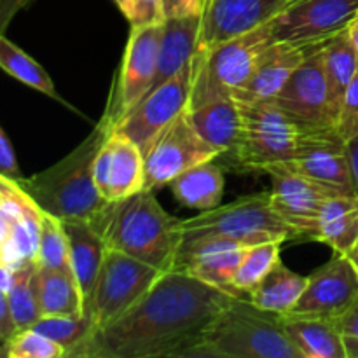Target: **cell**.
Segmentation results:
<instances>
[{"mask_svg": "<svg viewBox=\"0 0 358 358\" xmlns=\"http://www.w3.org/2000/svg\"><path fill=\"white\" fill-rule=\"evenodd\" d=\"M233 297L187 273H163L135 306L94 329L69 357L189 358Z\"/></svg>", "mask_w": 358, "mask_h": 358, "instance_id": "1", "label": "cell"}, {"mask_svg": "<svg viewBox=\"0 0 358 358\" xmlns=\"http://www.w3.org/2000/svg\"><path fill=\"white\" fill-rule=\"evenodd\" d=\"M110 131V126L100 121L91 135L63 159L41 173L16 182L42 212L51 213L63 222H94L110 205L98 192L93 175L94 157Z\"/></svg>", "mask_w": 358, "mask_h": 358, "instance_id": "2", "label": "cell"}, {"mask_svg": "<svg viewBox=\"0 0 358 358\" xmlns=\"http://www.w3.org/2000/svg\"><path fill=\"white\" fill-rule=\"evenodd\" d=\"M180 219L168 213L152 191L114 201L94 220L107 248L124 252L163 273L173 271L182 247Z\"/></svg>", "mask_w": 358, "mask_h": 358, "instance_id": "3", "label": "cell"}, {"mask_svg": "<svg viewBox=\"0 0 358 358\" xmlns=\"http://www.w3.org/2000/svg\"><path fill=\"white\" fill-rule=\"evenodd\" d=\"M189 358H301L282 317L233 297L217 315Z\"/></svg>", "mask_w": 358, "mask_h": 358, "instance_id": "4", "label": "cell"}, {"mask_svg": "<svg viewBox=\"0 0 358 358\" xmlns=\"http://www.w3.org/2000/svg\"><path fill=\"white\" fill-rule=\"evenodd\" d=\"M241 108L243 129L240 143L233 152L226 154L233 170L262 171L271 164L285 163L299 156L315 133L322 131L301 126L273 100L241 103Z\"/></svg>", "mask_w": 358, "mask_h": 358, "instance_id": "5", "label": "cell"}, {"mask_svg": "<svg viewBox=\"0 0 358 358\" xmlns=\"http://www.w3.org/2000/svg\"><path fill=\"white\" fill-rule=\"evenodd\" d=\"M184 240L224 236L247 247L266 241L299 240V233L276 212L271 192L243 196L229 205H219L180 222Z\"/></svg>", "mask_w": 358, "mask_h": 358, "instance_id": "6", "label": "cell"}, {"mask_svg": "<svg viewBox=\"0 0 358 358\" xmlns=\"http://www.w3.org/2000/svg\"><path fill=\"white\" fill-rule=\"evenodd\" d=\"M271 24L264 23L210 49L196 52L189 108L224 96H234L254 72L262 52L273 44Z\"/></svg>", "mask_w": 358, "mask_h": 358, "instance_id": "7", "label": "cell"}, {"mask_svg": "<svg viewBox=\"0 0 358 358\" xmlns=\"http://www.w3.org/2000/svg\"><path fill=\"white\" fill-rule=\"evenodd\" d=\"M161 276V269L124 252L107 248L96 283L86 303V315L94 322V329L117 320L152 289Z\"/></svg>", "mask_w": 358, "mask_h": 358, "instance_id": "8", "label": "cell"}, {"mask_svg": "<svg viewBox=\"0 0 358 358\" xmlns=\"http://www.w3.org/2000/svg\"><path fill=\"white\" fill-rule=\"evenodd\" d=\"M194 72L196 59L192 58L177 76L147 93L114 129L129 136L145 156L156 140L187 112Z\"/></svg>", "mask_w": 358, "mask_h": 358, "instance_id": "9", "label": "cell"}, {"mask_svg": "<svg viewBox=\"0 0 358 358\" xmlns=\"http://www.w3.org/2000/svg\"><path fill=\"white\" fill-rule=\"evenodd\" d=\"M163 28L164 21L131 27L117 83L108 100L107 110L101 117V121L107 122L110 129H114L152 87Z\"/></svg>", "mask_w": 358, "mask_h": 358, "instance_id": "10", "label": "cell"}, {"mask_svg": "<svg viewBox=\"0 0 358 358\" xmlns=\"http://www.w3.org/2000/svg\"><path fill=\"white\" fill-rule=\"evenodd\" d=\"M358 0H292L269 21L275 42L318 44L348 28Z\"/></svg>", "mask_w": 358, "mask_h": 358, "instance_id": "11", "label": "cell"}, {"mask_svg": "<svg viewBox=\"0 0 358 358\" xmlns=\"http://www.w3.org/2000/svg\"><path fill=\"white\" fill-rule=\"evenodd\" d=\"M325 42L310 49L304 62L290 76L282 91L273 98L283 112L308 129L336 128L324 69Z\"/></svg>", "mask_w": 358, "mask_h": 358, "instance_id": "12", "label": "cell"}, {"mask_svg": "<svg viewBox=\"0 0 358 358\" xmlns=\"http://www.w3.org/2000/svg\"><path fill=\"white\" fill-rule=\"evenodd\" d=\"M219 150L205 142L189 124L185 114L178 117L145 154V189L157 191L184 171L219 159Z\"/></svg>", "mask_w": 358, "mask_h": 358, "instance_id": "13", "label": "cell"}, {"mask_svg": "<svg viewBox=\"0 0 358 358\" xmlns=\"http://www.w3.org/2000/svg\"><path fill=\"white\" fill-rule=\"evenodd\" d=\"M358 301V271L348 255L336 254L308 276V285L287 315L338 320Z\"/></svg>", "mask_w": 358, "mask_h": 358, "instance_id": "14", "label": "cell"}, {"mask_svg": "<svg viewBox=\"0 0 358 358\" xmlns=\"http://www.w3.org/2000/svg\"><path fill=\"white\" fill-rule=\"evenodd\" d=\"M93 175L101 198L121 201L145 189V156L129 136L112 129L94 157Z\"/></svg>", "mask_w": 358, "mask_h": 358, "instance_id": "15", "label": "cell"}, {"mask_svg": "<svg viewBox=\"0 0 358 358\" xmlns=\"http://www.w3.org/2000/svg\"><path fill=\"white\" fill-rule=\"evenodd\" d=\"M247 245L224 236H198L182 241L173 271L187 273L231 296L241 297L234 289L240 262Z\"/></svg>", "mask_w": 358, "mask_h": 358, "instance_id": "16", "label": "cell"}, {"mask_svg": "<svg viewBox=\"0 0 358 358\" xmlns=\"http://www.w3.org/2000/svg\"><path fill=\"white\" fill-rule=\"evenodd\" d=\"M262 171L271 178V201L276 212L299 233V240H313L322 205L341 192L299 177L280 164H271Z\"/></svg>", "mask_w": 358, "mask_h": 358, "instance_id": "17", "label": "cell"}, {"mask_svg": "<svg viewBox=\"0 0 358 358\" xmlns=\"http://www.w3.org/2000/svg\"><path fill=\"white\" fill-rule=\"evenodd\" d=\"M290 2L292 0H205L198 51L268 23Z\"/></svg>", "mask_w": 358, "mask_h": 358, "instance_id": "18", "label": "cell"}, {"mask_svg": "<svg viewBox=\"0 0 358 358\" xmlns=\"http://www.w3.org/2000/svg\"><path fill=\"white\" fill-rule=\"evenodd\" d=\"M276 164L336 192L355 194L346 156V142L339 136L336 128L315 133L299 156Z\"/></svg>", "mask_w": 358, "mask_h": 358, "instance_id": "19", "label": "cell"}, {"mask_svg": "<svg viewBox=\"0 0 358 358\" xmlns=\"http://www.w3.org/2000/svg\"><path fill=\"white\" fill-rule=\"evenodd\" d=\"M313 45L317 44L273 42L261 55L247 83L234 93V98L240 103L273 100L296 72L297 66L304 62Z\"/></svg>", "mask_w": 358, "mask_h": 358, "instance_id": "20", "label": "cell"}, {"mask_svg": "<svg viewBox=\"0 0 358 358\" xmlns=\"http://www.w3.org/2000/svg\"><path fill=\"white\" fill-rule=\"evenodd\" d=\"M189 124L220 156L231 154L240 143L243 129V108L234 96L217 98L185 112ZM219 156V157H220Z\"/></svg>", "mask_w": 358, "mask_h": 358, "instance_id": "21", "label": "cell"}, {"mask_svg": "<svg viewBox=\"0 0 358 358\" xmlns=\"http://www.w3.org/2000/svg\"><path fill=\"white\" fill-rule=\"evenodd\" d=\"M199 35H201V16L164 20L156 76L150 91L170 80L192 62L198 52Z\"/></svg>", "mask_w": 358, "mask_h": 358, "instance_id": "22", "label": "cell"}, {"mask_svg": "<svg viewBox=\"0 0 358 358\" xmlns=\"http://www.w3.org/2000/svg\"><path fill=\"white\" fill-rule=\"evenodd\" d=\"M63 226H65L66 236H69L72 273L79 283L84 304H86L93 292L101 264H103L107 243H105L101 231L91 220H65Z\"/></svg>", "mask_w": 358, "mask_h": 358, "instance_id": "23", "label": "cell"}, {"mask_svg": "<svg viewBox=\"0 0 358 358\" xmlns=\"http://www.w3.org/2000/svg\"><path fill=\"white\" fill-rule=\"evenodd\" d=\"M283 331L301 358H346L345 343L334 318L280 315Z\"/></svg>", "mask_w": 358, "mask_h": 358, "instance_id": "24", "label": "cell"}, {"mask_svg": "<svg viewBox=\"0 0 358 358\" xmlns=\"http://www.w3.org/2000/svg\"><path fill=\"white\" fill-rule=\"evenodd\" d=\"M313 241L336 254H348L358 241V194H334L322 205L315 224Z\"/></svg>", "mask_w": 358, "mask_h": 358, "instance_id": "25", "label": "cell"}, {"mask_svg": "<svg viewBox=\"0 0 358 358\" xmlns=\"http://www.w3.org/2000/svg\"><path fill=\"white\" fill-rule=\"evenodd\" d=\"M35 294L42 317L48 315H86L83 292L73 273L59 269H35Z\"/></svg>", "mask_w": 358, "mask_h": 358, "instance_id": "26", "label": "cell"}, {"mask_svg": "<svg viewBox=\"0 0 358 358\" xmlns=\"http://www.w3.org/2000/svg\"><path fill=\"white\" fill-rule=\"evenodd\" d=\"M224 173L215 161H206L184 171L170 182V189L185 208L206 212L220 205L224 196Z\"/></svg>", "mask_w": 358, "mask_h": 358, "instance_id": "27", "label": "cell"}, {"mask_svg": "<svg viewBox=\"0 0 358 358\" xmlns=\"http://www.w3.org/2000/svg\"><path fill=\"white\" fill-rule=\"evenodd\" d=\"M308 285V276L287 268L280 259L268 275L248 294V301L264 311L287 315L292 311Z\"/></svg>", "mask_w": 358, "mask_h": 358, "instance_id": "28", "label": "cell"}, {"mask_svg": "<svg viewBox=\"0 0 358 358\" xmlns=\"http://www.w3.org/2000/svg\"><path fill=\"white\" fill-rule=\"evenodd\" d=\"M324 69L327 79L329 103L332 115L338 117L343 96L358 73V51L348 34V28L329 38L324 45Z\"/></svg>", "mask_w": 358, "mask_h": 358, "instance_id": "29", "label": "cell"}, {"mask_svg": "<svg viewBox=\"0 0 358 358\" xmlns=\"http://www.w3.org/2000/svg\"><path fill=\"white\" fill-rule=\"evenodd\" d=\"M0 69L23 83L24 86L31 87L45 96L59 100L55 83L44 70V66L35 62L30 55H27L20 45L9 41L3 34H0Z\"/></svg>", "mask_w": 358, "mask_h": 358, "instance_id": "30", "label": "cell"}, {"mask_svg": "<svg viewBox=\"0 0 358 358\" xmlns=\"http://www.w3.org/2000/svg\"><path fill=\"white\" fill-rule=\"evenodd\" d=\"M35 269L37 264L34 261H27L13 269V280L7 290V297L17 331L30 329L42 317L35 294Z\"/></svg>", "mask_w": 358, "mask_h": 358, "instance_id": "31", "label": "cell"}, {"mask_svg": "<svg viewBox=\"0 0 358 358\" xmlns=\"http://www.w3.org/2000/svg\"><path fill=\"white\" fill-rule=\"evenodd\" d=\"M35 264L38 268L72 273L69 236H66L65 226H63L62 220L56 219L51 213L41 212Z\"/></svg>", "mask_w": 358, "mask_h": 358, "instance_id": "32", "label": "cell"}, {"mask_svg": "<svg viewBox=\"0 0 358 358\" xmlns=\"http://www.w3.org/2000/svg\"><path fill=\"white\" fill-rule=\"evenodd\" d=\"M282 245V241H266V243L250 245L245 248L243 259L234 276V289L241 297H248L255 285L280 261Z\"/></svg>", "mask_w": 358, "mask_h": 358, "instance_id": "33", "label": "cell"}, {"mask_svg": "<svg viewBox=\"0 0 358 358\" xmlns=\"http://www.w3.org/2000/svg\"><path fill=\"white\" fill-rule=\"evenodd\" d=\"M30 329L41 332L42 336L63 346L66 357H69V353L94 331V322L91 320L90 315H79V317L48 315V317L38 318Z\"/></svg>", "mask_w": 358, "mask_h": 358, "instance_id": "34", "label": "cell"}, {"mask_svg": "<svg viewBox=\"0 0 358 358\" xmlns=\"http://www.w3.org/2000/svg\"><path fill=\"white\" fill-rule=\"evenodd\" d=\"M7 358H63L66 352L58 343L51 341L34 329H23L3 345Z\"/></svg>", "mask_w": 358, "mask_h": 358, "instance_id": "35", "label": "cell"}, {"mask_svg": "<svg viewBox=\"0 0 358 358\" xmlns=\"http://www.w3.org/2000/svg\"><path fill=\"white\" fill-rule=\"evenodd\" d=\"M336 131L345 142L358 135V73L343 96L341 107L336 117Z\"/></svg>", "mask_w": 358, "mask_h": 358, "instance_id": "36", "label": "cell"}, {"mask_svg": "<svg viewBox=\"0 0 358 358\" xmlns=\"http://www.w3.org/2000/svg\"><path fill=\"white\" fill-rule=\"evenodd\" d=\"M338 325L345 343L346 358H358V301L338 318Z\"/></svg>", "mask_w": 358, "mask_h": 358, "instance_id": "37", "label": "cell"}, {"mask_svg": "<svg viewBox=\"0 0 358 358\" xmlns=\"http://www.w3.org/2000/svg\"><path fill=\"white\" fill-rule=\"evenodd\" d=\"M128 21L131 27L164 21L163 13H161V0H133L131 16L128 17Z\"/></svg>", "mask_w": 358, "mask_h": 358, "instance_id": "38", "label": "cell"}, {"mask_svg": "<svg viewBox=\"0 0 358 358\" xmlns=\"http://www.w3.org/2000/svg\"><path fill=\"white\" fill-rule=\"evenodd\" d=\"M205 0H161L163 20L185 16H201Z\"/></svg>", "mask_w": 358, "mask_h": 358, "instance_id": "39", "label": "cell"}, {"mask_svg": "<svg viewBox=\"0 0 358 358\" xmlns=\"http://www.w3.org/2000/svg\"><path fill=\"white\" fill-rule=\"evenodd\" d=\"M0 175L10 178V180H20V178H23L20 164H17L16 154H14L13 143L7 138L2 126H0Z\"/></svg>", "mask_w": 358, "mask_h": 358, "instance_id": "40", "label": "cell"}, {"mask_svg": "<svg viewBox=\"0 0 358 358\" xmlns=\"http://www.w3.org/2000/svg\"><path fill=\"white\" fill-rule=\"evenodd\" d=\"M16 332L17 327L16 322H14L13 318V311H10L7 290L0 289V343H2V345L9 343Z\"/></svg>", "mask_w": 358, "mask_h": 358, "instance_id": "41", "label": "cell"}, {"mask_svg": "<svg viewBox=\"0 0 358 358\" xmlns=\"http://www.w3.org/2000/svg\"><path fill=\"white\" fill-rule=\"evenodd\" d=\"M346 156H348L350 173H352L353 192L358 194V135L346 140Z\"/></svg>", "mask_w": 358, "mask_h": 358, "instance_id": "42", "label": "cell"}, {"mask_svg": "<svg viewBox=\"0 0 358 358\" xmlns=\"http://www.w3.org/2000/svg\"><path fill=\"white\" fill-rule=\"evenodd\" d=\"M27 2L28 0H0V31L6 30L10 17H13Z\"/></svg>", "mask_w": 358, "mask_h": 358, "instance_id": "43", "label": "cell"}, {"mask_svg": "<svg viewBox=\"0 0 358 358\" xmlns=\"http://www.w3.org/2000/svg\"><path fill=\"white\" fill-rule=\"evenodd\" d=\"M115 6L119 7V10L122 13V16L128 20L131 16V6H133V0H114Z\"/></svg>", "mask_w": 358, "mask_h": 358, "instance_id": "44", "label": "cell"}, {"mask_svg": "<svg viewBox=\"0 0 358 358\" xmlns=\"http://www.w3.org/2000/svg\"><path fill=\"white\" fill-rule=\"evenodd\" d=\"M348 34H350V37H352L353 44H355V48L358 51V13L355 14V17L352 20V23L348 24Z\"/></svg>", "mask_w": 358, "mask_h": 358, "instance_id": "45", "label": "cell"}, {"mask_svg": "<svg viewBox=\"0 0 358 358\" xmlns=\"http://www.w3.org/2000/svg\"><path fill=\"white\" fill-rule=\"evenodd\" d=\"M346 255H348V259L353 262V266H355L357 271H358V241L355 245H353V248Z\"/></svg>", "mask_w": 358, "mask_h": 358, "instance_id": "46", "label": "cell"}, {"mask_svg": "<svg viewBox=\"0 0 358 358\" xmlns=\"http://www.w3.org/2000/svg\"><path fill=\"white\" fill-rule=\"evenodd\" d=\"M7 357V352H6V348H3V345L0 346V358H6Z\"/></svg>", "mask_w": 358, "mask_h": 358, "instance_id": "47", "label": "cell"}, {"mask_svg": "<svg viewBox=\"0 0 358 358\" xmlns=\"http://www.w3.org/2000/svg\"><path fill=\"white\" fill-rule=\"evenodd\" d=\"M0 34H2V31H0Z\"/></svg>", "mask_w": 358, "mask_h": 358, "instance_id": "48", "label": "cell"}]
</instances>
